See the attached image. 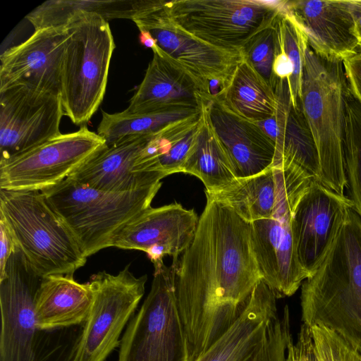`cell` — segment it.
<instances>
[{"label":"cell","mask_w":361,"mask_h":361,"mask_svg":"<svg viewBox=\"0 0 361 361\" xmlns=\"http://www.w3.org/2000/svg\"><path fill=\"white\" fill-rule=\"evenodd\" d=\"M195 237L176 272L180 319L196 360L236 321L262 280L250 224L206 195Z\"/></svg>","instance_id":"6da1fadb"},{"label":"cell","mask_w":361,"mask_h":361,"mask_svg":"<svg viewBox=\"0 0 361 361\" xmlns=\"http://www.w3.org/2000/svg\"><path fill=\"white\" fill-rule=\"evenodd\" d=\"M301 319L324 326L361 352V219L348 209L326 257L301 285Z\"/></svg>","instance_id":"7a4b0ae2"},{"label":"cell","mask_w":361,"mask_h":361,"mask_svg":"<svg viewBox=\"0 0 361 361\" xmlns=\"http://www.w3.org/2000/svg\"><path fill=\"white\" fill-rule=\"evenodd\" d=\"M42 279L17 246L0 274V361H73L85 323L54 329L37 326Z\"/></svg>","instance_id":"3957f363"},{"label":"cell","mask_w":361,"mask_h":361,"mask_svg":"<svg viewBox=\"0 0 361 361\" xmlns=\"http://www.w3.org/2000/svg\"><path fill=\"white\" fill-rule=\"evenodd\" d=\"M161 182L138 190H97L70 178L41 192L73 233L86 257L112 247L117 234L151 207Z\"/></svg>","instance_id":"277c9868"},{"label":"cell","mask_w":361,"mask_h":361,"mask_svg":"<svg viewBox=\"0 0 361 361\" xmlns=\"http://www.w3.org/2000/svg\"><path fill=\"white\" fill-rule=\"evenodd\" d=\"M348 87L343 61L321 56L307 44L300 102L317 149L321 183L341 195L347 187L343 137Z\"/></svg>","instance_id":"5b68a950"},{"label":"cell","mask_w":361,"mask_h":361,"mask_svg":"<svg viewBox=\"0 0 361 361\" xmlns=\"http://www.w3.org/2000/svg\"><path fill=\"white\" fill-rule=\"evenodd\" d=\"M0 216L42 277L73 274L86 263L73 233L41 191L0 189Z\"/></svg>","instance_id":"8992f818"},{"label":"cell","mask_w":361,"mask_h":361,"mask_svg":"<svg viewBox=\"0 0 361 361\" xmlns=\"http://www.w3.org/2000/svg\"><path fill=\"white\" fill-rule=\"evenodd\" d=\"M66 27L61 98L64 116L82 126L104 99L115 43L108 21L97 14L78 16Z\"/></svg>","instance_id":"52a82bcc"},{"label":"cell","mask_w":361,"mask_h":361,"mask_svg":"<svg viewBox=\"0 0 361 361\" xmlns=\"http://www.w3.org/2000/svg\"><path fill=\"white\" fill-rule=\"evenodd\" d=\"M149 294L121 340L118 361H190L176 295L178 266L154 264Z\"/></svg>","instance_id":"ba28073f"},{"label":"cell","mask_w":361,"mask_h":361,"mask_svg":"<svg viewBox=\"0 0 361 361\" xmlns=\"http://www.w3.org/2000/svg\"><path fill=\"white\" fill-rule=\"evenodd\" d=\"M162 0H144L132 18L140 31L155 40L161 54L183 68L206 97L216 95L229 85L244 55L214 47L192 35L172 18Z\"/></svg>","instance_id":"9c48e42d"},{"label":"cell","mask_w":361,"mask_h":361,"mask_svg":"<svg viewBox=\"0 0 361 361\" xmlns=\"http://www.w3.org/2000/svg\"><path fill=\"white\" fill-rule=\"evenodd\" d=\"M175 22L195 37L235 53L273 24L283 6L280 1L257 0H174L165 2Z\"/></svg>","instance_id":"30bf717a"},{"label":"cell","mask_w":361,"mask_h":361,"mask_svg":"<svg viewBox=\"0 0 361 361\" xmlns=\"http://www.w3.org/2000/svg\"><path fill=\"white\" fill-rule=\"evenodd\" d=\"M313 180H316L302 173L284 193L271 217L250 223L262 280L276 299L291 296L308 278L298 258L293 216L299 200Z\"/></svg>","instance_id":"8fae6325"},{"label":"cell","mask_w":361,"mask_h":361,"mask_svg":"<svg viewBox=\"0 0 361 361\" xmlns=\"http://www.w3.org/2000/svg\"><path fill=\"white\" fill-rule=\"evenodd\" d=\"M128 264L116 275L105 271L90 281L93 301L73 361H104L145 294L147 276H135Z\"/></svg>","instance_id":"7c38bea8"},{"label":"cell","mask_w":361,"mask_h":361,"mask_svg":"<svg viewBox=\"0 0 361 361\" xmlns=\"http://www.w3.org/2000/svg\"><path fill=\"white\" fill-rule=\"evenodd\" d=\"M106 146L103 137L83 125L10 159L0 161V189L39 190L69 177Z\"/></svg>","instance_id":"4fadbf2b"},{"label":"cell","mask_w":361,"mask_h":361,"mask_svg":"<svg viewBox=\"0 0 361 361\" xmlns=\"http://www.w3.org/2000/svg\"><path fill=\"white\" fill-rule=\"evenodd\" d=\"M61 98L24 86L0 90V161L59 135Z\"/></svg>","instance_id":"5bb4252c"},{"label":"cell","mask_w":361,"mask_h":361,"mask_svg":"<svg viewBox=\"0 0 361 361\" xmlns=\"http://www.w3.org/2000/svg\"><path fill=\"white\" fill-rule=\"evenodd\" d=\"M353 207L350 199L313 180L299 200L293 227L299 262L310 276L330 250Z\"/></svg>","instance_id":"9a60e30c"},{"label":"cell","mask_w":361,"mask_h":361,"mask_svg":"<svg viewBox=\"0 0 361 361\" xmlns=\"http://www.w3.org/2000/svg\"><path fill=\"white\" fill-rule=\"evenodd\" d=\"M67 27L35 30L22 43L0 56V90L24 86L61 97Z\"/></svg>","instance_id":"2e32d148"},{"label":"cell","mask_w":361,"mask_h":361,"mask_svg":"<svg viewBox=\"0 0 361 361\" xmlns=\"http://www.w3.org/2000/svg\"><path fill=\"white\" fill-rule=\"evenodd\" d=\"M198 221L193 209H185L177 202L150 207L121 229L112 247L143 251L153 264L170 255L172 264L178 266L179 257L191 244Z\"/></svg>","instance_id":"e0dca14e"},{"label":"cell","mask_w":361,"mask_h":361,"mask_svg":"<svg viewBox=\"0 0 361 361\" xmlns=\"http://www.w3.org/2000/svg\"><path fill=\"white\" fill-rule=\"evenodd\" d=\"M152 135L130 136L106 146L68 178L112 192L131 191L160 183L165 176L152 171L145 159V148Z\"/></svg>","instance_id":"ac0fdd59"},{"label":"cell","mask_w":361,"mask_h":361,"mask_svg":"<svg viewBox=\"0 0 361 361\" xmlns=\"http://www.w3.org/2000/svg\"><path fill=\"white\" fill-rule=\"evenodd\" d=\"M300 25L310 47L326 59L344 61L357 54L359 41L346 0L281 1Z\"/></svg>","instance_id":"d6986e66"},{"label":"cell","mask_w":361,"mask_h":361,"mask_svg":"<svg viewBox=\"0 0 361 361\" xmlns=\"http://www.w3.org/2000/svg\"><path fill=\"white\" fill-rule=\"evenodd\" d=\"M204 101L210 123L237 178L256 175L274 164L275 143L255 123L237 114L216 95L204 97Z\"/></svg>","instance_id":"ffe728a7"},{"label":"cell","mask_w":361,"mask_h":361,"mask_svg":"<svg viewBox=\"0 0 361 361\" xmlns=\"http://www.w3.org/2000/svg\"><path fill=\"white\" fill-rule=\"evenodd\" d=\"M277 316L276 298L260 280L236 321L195 361H256Z\"/></svg>","instance_id":"44dd1931"},{"label":"cell","mask_w":361,"mask_h":361,"mask_svg":"<svg viewBox=\"0 0 361 361\" xmlns=\"http://www.w3.org/2000/svg\"><path fill=\"white\" fill-rule=\"evenodd\" d=\"M302 173H306L294 165L273 164L256 175L236 178L219 190L205 191V195L251 223L271 217L284 193Z\"/></svg>","instance_id":"7402d4cb"},{"label":"cell","mask_w":361,"mask_h":361,"mask_svg":"<svg viewBox=\"0 0 361 361\" xmlns=\"http://www.w3.org/2000/svg\"><path fill=\"white\" fill-rule=\"evenodd\" d=\"M204 97L198 85L183 68L163 55L153 53L144 78L126 111L134 114L199 109Z\"/></svg>","instance_id":"603a6c76"},{"label":"cell","mask_w":361,"mask_h":361,"mask_svg":"<svg viewBox=\"0 0 361 361\" xmlns=\"http://www.w3.org/2000/svg\"><path fill=\"white\" fill-rule=\"evenodd\" d=\"M92 301L90 282L80 283L73 274L44 276L36 296V324L42 329H54L84 324Z\"/></svg>","instance_id":"cb8c5ba5"},{"label":"cell","mask_w":361,"mask_h":361,"mask_svg":"<svg viewBox=\"0 0 361 361\" xmlns=\"http://www.w3.org/2000/svg\"><path fill=\"white\" fill-rule=\"evenodd\" d=\"M201 109L200 129L181 173L195 176L204 183L205 191L214 192L228 185L237 177L231 161L210 123L204 97Z\"/></svg>","instance_id":"d4e9b609"},{"label":"cell","mask_w":361,"mask_h":361,"mask_svg":"<svg viewBox=\"0 0 361 361\" xmlns=\"http://www.w3.org/2000/svg\"><path fill=\"white\" fill-rule=\"evenodd\" d=\"M231 110L252 122L273 116L278 108L274 88L244 59L227 88L216 94Z\"/></svg>","instance_id":"484cf974"},{"label":"cell","mask_w":361,"mask_h":361,"mask_svg":"<svg viewBox=\"0 0 361 361\" xmlns=\"http://www.w3.org/2000/svg\"><path fill=\"white\" fill-rule=\"evenodd\" d=\"M144 0H49L44 1L25 18L35 30L65 27L75 17L97 14L106 20L125 18L132 20Z\"/></svg>","instance_id":"4316f807"},{"label":"cell","mask_w":361,"mask_h":361,"mask_svg":"<svg viewBox=\"0 0 361 361\" xmlns=\"http://www.w3.org/2000/svg\"><path fill=\"white\" fill-rule=\"evenodd\" d=\"M281 163L294 165L321 183L318 152L312 133L302 105L295 108L291 101L287 106L282 137L276 147L274 164Z\"/></svg>","instance_id":"83f0119b"},{"label":"cell","mask_w":361,"mask_h":361,"mask_svg":"<svg viewBox=\"0 0 361 361\" xmlns=\"http://www.w3.org/2000/svg\"><path fill=\"white\" fill-rule=\"evenodd\" d=\"M201 110L178 108L147 113H129L126 110L114 114L102 111L97 134L110 146L120 140L133 135L156 133L168 125L192 116Z\"/></svg>","instance_id":"f1b7e54d"},{"label":"cell","mask_w":361,"mask_h":361,"mask_svg":"<svg viewBox=\"0 0 361 361\" xmlns=\"http://www.w3.org/2000/svg\"><path fill=\"white\" fill-rule=\"evenodd\" d=\"M343 154L348 197L361 219V102L349 87L345 98Z\"/></svg>","instance_id":"f546056e"},{"label":"cell","mask_w":361,"mask_h":361,"mask_svg":"<svg viewBox=\"0 0 361 361\" xmlns=\"http://www.w3.org/2000/svg\"><path fill=\"white\" fill-rule=\"evenodd\" d=\"M276 27L277 44L293 65V72L288 85L292 104L298 108L301 105L302 68L308 44L307 36L295 19L283 8L276 18Z\"/></svg>","instance_id":"4dcf8cb0"},{"label":"cell","mask_w":361,"mask_h":361,"mask_svg":"<svg viewBox=\"0 0 361 361\" xmlns=\"http://www.w3.org/2000/svg\"><path fill=\"white\" fill-rule=\"evenodd\" d=\"M276 21L254 35L243 49L244 59L274 90L279 82L273 73L276 50Z\"/></svg>","instance_id":"1f68e13d"},{"label":"cell","mask_w":361,"mask_h":361,"mask_svg":"<svg viewBox=\"0 0 361 361\" xmlns=\"http://www.w3.org/2000/svg\"><path fill=\"white\" fill-rule=\"evenodd\" d=\"M310 329L318 361H361V352L336 331L317 325Z\"/></svg>","instance_id":"d6a6232c"},{"label":"cell","mask_w":361,"mask_h":361,"mask_svg":"<svg viewBox=\"0 0 361 361\" xmlns=\"http://www.w3.org/2000/svg\"><path fill=\"white\" fill-rule=\"evenodd\" d=\"M202 121V114L201 113V118L197 124L183 137L174 143L167 153L157 159V171L163 173L165 176L181 173L183 164L197 137Z\"/></svg>","instance_id":"836d02e7"},{"label":"cell","mask_w":361,"mask_h":361,"mask_svg":"<svg viewBox=\"0 0 361 361\" xmlns=\"http://www.w3.org/2000/svg\"><path fill=\"white\" fill-rule=\"evenodd\" d=\"M286 361H318L310 327L305 324L300 326L295 343L293 339L287 347Z\"/></svg>","instance_id":"e575fe53"},{"label":"cell","mask_w":361,"mask_h":361,"mask_svg":"<svg viewBox=\"0 0 361 361\" xmlns=\"http://www.w3.org/2000/svg\"><path fill=\"white\" fill-rule=\"evenodd\" d=\"M343 62L348 87L361 102V51Z\"/></svg>","instance_id":"d590c367"},{"label":"cell","mask_w":361,"mask_h":361,"mask_svg":"<svg viewBox=\"0 0 361 361\" xmlns=\"http://www.w3.org/2000/svg\"><path fill=\"white\" fill-rule=\"evenodd\" d=\"M14 237L5 220L0 216V274L16 247Z\"/></svg>","instance_id":"8d00e7d4"},{"label":"cell","mask_w":361,"mask_h":361,"mask_svg":"<svg viewBox=\"0 0 361 361\" xmlns=\"http://www.w3.org/2000/svg\"><path fill=\"white\" fill-rule=\"evenodd\" d=\"M293 72V65L285 52L279 47L276 39V50L273 63V73L277 80L289 81Z\"/></svg>","instance_id":"74e56055"},{"label":"cell","mask_w":361,"mask_h":361,"mask_svg":"<svg viewBox=\"0 0 361 361\" xmlns=\"http://www.w3.org/2000/svg\"><path fill=\"white\" fill-rule=\"evenodd\" d=\"M354 30L359 42H361V0H348Z\"/></svg>","instance_id":"f35d334b"},{"label":"cell","mask_w":361,"mask_h":361,"mask_svg":"<svg viewBox=\"0 0 361 361\" xmlns=\"http://www.w3.org/2000/svg\"><path fill=\"white\" fill-rule=\"evenodd\" d=\"M139 39L143 46L150 48L152 51L158 49L154 39L146 31H140Z\"/></svg>","instance_id":"ab89813d"},{"label":"cell","mask_w":361,"mask_h":361,"mask_svg":"<svg viewBox=\"0 0 361 361\" xmlns=\"http://www.w3.org/2000/svg\"><path fill=\"white\" fill-rule=\"evenodd\" d=\"M359 49L361 51V42L359 43Z\"/></svg>","instance_id":"60d3db41"}]
</instances>
